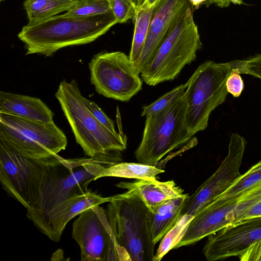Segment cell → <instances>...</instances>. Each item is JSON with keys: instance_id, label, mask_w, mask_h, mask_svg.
Masks as SVG:
<instances>
[{"instance_id": "cell-1", "label": "cell", "mask_w": 261, "mask_h": 261, "mask_svg": "<svg viewBox=\"0 0 261 261\" xmlns=\"http://www.w3.org/2000/svg\"><path fill=\"white\" fill-rule=\"evenodd\" d=\"M117 23L112 11L89 16L64 14L28 22L18 34L25 55L50 57L67 46L91 43Z\"/></svg>"}, {"instance_id": "cell-2", "label": "cell", "mask_w": 261, "mask_h": 261, "mask_svg": "<svg viewBox=\"0 0 261 261\" xmlns=\"http://www.w3.org/2000/svg\"><path fill=\"white\" fill-rule=\"evenodd\" d=\"M120 151L93 158L65 159L52 169L38 201L27 210V218L36 226L55 206L68 198L84 194L108 166L122 161Z\"/></svg>"}, {"instance_id": "cell-3", "label": "cell", "mask_w": 261, "mask_h": 261, "mask_svg": "<svg viewBox=\"0 0 261 261\" xmlns=\"http://www.w3.org/2000/svg\"><path fill=\"white\" fill-rule=\"evenodd\" d=\"M55 96L76 142L86 155L93 158L126 149V136L110 130L94 117L86 105L75 80H63Z\"/></svg>"}, {"instance_id": "cell-4", "label": "cell", "mask_w": 261, "mask_h": 261, "mask_svg": "<svg viewBox=\"0 0 261 261\" xmlns=\"http://www.w3.org/2000/svg\"><path fill=\"white\" fill-rule=\"evenodd\" d=\"M107 213L118 246L129 260L153 261V242L149 207L129 191L109 197Z\"/></svg>"}, {"instance_id": "cell-5", "label": "cell", "mask_w": 261, "mask_h": 261, "mask_svg": "<svg viewBox=\"0 0 261 261\" xmlns=\"http://www.w3.org/2000/svg\"><path fill=\"white\" fill-rule=\"evenodd\" d=\"M186 109L185 92L165 109L146 116L142 139L135 152L140 163L160 168L165 155L191 140L193 136L186 124Z\"/></svg>"}, {"instance_id": "cell-6", "label": "cell", "mask_w": 261, "mask_h": 261, "mask_svg": "<svg viewBox=\"0 0 261 261\" xmlns=\"http://www.w3.org/2000/svg\"><path fill=\"white\" fill-rule=\"evenodd\" d=\"M241 60L226 63L206 61L201 64L189 79L187 96L186 124L194 136L208 125L210 114L225 100L228 92L226 81L229 75L240 68Z\"/></svg>"}, {"instance_id": "cell-7", "label": "cell", "mask_w": 261, "mask_h": 261, "mask_svg": "<svg viewBox=\"0 0 261 261\" xmlns=\"http://www.w3.org/2000/svg\"><path fill=\"white\" fill-rule=\"evenodd\" d=\"M202 47L198 27L190 7L176 22L150 63L141 72L148 85L175 79L187 64L194 61Z\"/></svg>"}, {"instance_id": "cell-8", "label": "cell", "mask_w": 261, "mask_h": 261, "mask_svg": "<svg viewBox=\"0 0 261 261\" xmlns=\"http://www.w3.org/2000/svg\"><path fill=\"white\" fill-rule=\"evenodd\" d=\"M65 159L57 154L43 159L20 155L0 142V181L7 194L27 210L37 203L53 168Z\"/></svg>"}, {"instance_id": "cell-9", "label": "cell", "mask_w": 261, "mask_h": 261, "mask_svg": "<svg viewBox=\"0 0 261 261\" xmlns=\"http://www.w3.org/2000/svg\"><path fill=\"white\" fill-rule=\"evenodd\" d=\"M0 142L23 156L43 159L65 149L67 138L54 123L0 113Z\"/></svg>"}, {"instance_id": "cell-10", "label": "cell", "mask_w": 261, "mask_h": 261, "mask_svg": "<svg viewBox=\"0 0 261 261\" xmlns=\"http://www.w3.org/2000/svg\"><path fill=\"white\" fill-rule=\"evenodd\" d=\"M72 238L80 246L81 261L129 260L116 241L107 211L99 205L78 215Z\"/></svg>"}, {"instance_id": "cell-11", "label": "cell", "mask_w": 261, "mask_h": 261, "mask_svg": "<svg viewBox=\"0 0 261 261\" xmlns=\"http://www.w3.org/2000/svg\"><path fill=\"white\" fill-rule=\"evenodd\" d=\"M89 67L91 84L105 97L127 101L142 89L140 73L124 53H98L92 58Z\"/></svg>"}, {"instance_id": "cell-12", "label": "cell", "mask_w": 261, "mask_h": 261, "mask_svg": "<svg viewBox=\"0 0 261 261\" xmlns=\"http://www.w3.org/2000/svg\"><path fill=\"white\" fill-rule=\"evenodd\" d=\"M246 142L237 133L230 138L228 151L217 170L191 196H189L181 211L194 216L223 194L241 175L240 172Z\"/></svg>"}, {"instance_id": "cell-13", "label": "cell", "mask_w": 261, "mask_h": 261, "mask_svg": "<svg viewBox=\"0 0 261 261\" xmlns=\"http://www.w3.org/2000/svg\"><path fill=\"white\" fill-rule=\"evenodd\" d=\"M260 240L261 217L245 219L210 235L202 252L208 261L238 257Z\"/></svg>"}, {"instance_id": "cell-14", "label": "cell", "mask_w": 261, "mask_h": 261, "mask_svg": "<svg viewBox=\"0 0 261 261\" xmlns=\"http://www.w3.org/2000/svg\"><path fill=\"white\" fill-rule=\"evenodd\" d=\"M190 7L188 0H159L154 7L138 67L141 71L152 60L173 27Z\"/></svg>"}, {"instance_id": "cell-15", "label": "cell", "mask_w": 261, "mask_h": 261, "mask_svg": "<svg viewBox=\"0 0 261 261\" xmlns=\"http://www.w3.org/2000/svg\"><path fill=\"white\" fill-rule=\"evenodd\" d=\"M238 197L230 199L217 198L196 213L189 222L177 249L195 244L233 222L232 212Z\"/></svg>"}, {"instance_id": "cell-16", "label": "cell", "mask_w": 261, "mask_h": 261, "mask_svg": "<svg viewBox=\"0 0 261 261\" xmlns=\"http://www.w3.org/2000/svg\"><path fill=\"white\" fill-rule=\"evenodd\" d=\"M109 200V197H102L88 189L85 193L72 196L54 207L36 227L50 240L58 242L69 221L86 210Z\"/></svg>"}, {"instance_id": "cell-17", "label": "cell", "mask_w": 261, "mask_h": 261, "mask_svg": "<svg viewBox=\"0 0 261 261\" xmlns=\"http://www.w3.org/2000/svg\"><path fill=\"white\" fill-rule=\"evenodd\" d=\"M118 188L133 192L149 208L155 207L168 200L188 195L173 180L159 181L155 179H138L133 182L122 181Z\"/></svg>"}, {"instance_id": "cell-18", "label": "cell", "mask_w": 261, "mask_h": 261, "mask_svg": "<svg viewBox=\"0 0 261 261\" xmlns=\"http://www.w3.org/2000/svg\"><path fill=\"white\" fill-rule=\"evenodd\" d=\"M0 113L34 120L54 122L53 112L40 99L2 91Z\"/></svg>"}, {"instance_id": "cell-19", "label": "cell", "mask_w": 261, "mask_h": 261, "mask_svg": "<svg viewBox=\"0 0 261 261\" xmlns=\"http://www.w3.org/2000/svg\"><path fill=\"white\" fill-rule=\"evenodd\" d=\"M188 196L170 199L155 207L149 208L151 234L154 244L164 237L180 217Z\"/></svg>"}, {"instance_id": "cell-20", "label": "cell", "mask_w": 261, "mask_h": 261, "mask_svg": "<svg viewBox=\"0 0 261 261\" xmlns=\"http://www.w3.org/2000/svg\"><path fill=\"white\" fill-rule=\"evenodd\" d=\"M165 171L157 166L135 163H117L107 167L98 176L118 177L137 179H155V176Z\"/></svg>"}, {"instance_id": "cell-21", "label": "cell", "mask_w": 261, "mask_h": 261, "mask_svg": "<svg viewBox=\"0 0 261 261\" xmlns=\"http://www.w3.org/2000/svg\"><path fill=\"white\" fill-rule=\"evenodd\" d=\"M78 0H26L24 7L29 22L58 15L72 9Z\"/></svg>"}, {"instance_id": "cell-22", "label": "cell", "mask_w": 261, "mask_h": 261, "mask_svg": "<svg viewBox=\"0 0 261 261\" xmlns=\"http://www.w3.org/2000/svg\"><path fill=\"white\" fill-rule=\"evenodd\" d=\"M154 7L141 6L137 8L135 16L134 33L129 57L138 70L141 54L148 35Z\"/></svg>"}, {"instance_id": "cell-23", "label": "cell", "mask_w": 261, "mask_h": 261, "mask_svg": "<svg viewBox=\"0 0 261 261\" xmlns=\"http://www.w3.org/2000/svg\"><path fill=\"white\" fill-rule=\"evenodd\" d=\"M261 184V160L252 166L218 198L230 199L239 197Z\"/></svg>"}, {"instance_id": "cell-24", "label": "cell", "mask_w": 261, "mask_h": 261, "mask_svg": "<svg viewBox=\"0 0 261 261\" xmlns=\"http://www.w3.org/2000/svg\"><path fill=\"white\" fill-rule=\"evenodd\" d=\"M194 216L184 214L180 216L174 226L164 236L153 261H160L179 241Z\"/></svg>"}, {"instance_id": "cell-25", "label": "cell", "mask_w": 261, "mask_h": 261, "mask_svg": "<svg viewBox=\"0 0 261 261\" xmlns=\"http://www.w3.org/2000/svg\"><path fill=\"white\" fill-rule=\"evenodd\" d=\"M111 11L109 0H78L72 9L64 14L69 16H89Z\"/></svg>"}, {"instance_id": "cell-26", "label": "cell", "mask_w": 261, "mask_h": 261, "mask_svg": "<svg viewBox=\"0 0 261 261\" xmlns=\"http://www.w3.org/2000/svg\"><path fill=\"white\" fill-rule=\"evenodd\" d=\"M189 84L190 80L186 84L175 87L160 97L154 102L144 107L141 113V116H146L149 114H155L165 109L177 97L184 94Z\"/></svg>"}, {"instance_id": "cell-27", "label": "cell", "mask_w": 261, "mask_h": 261, "mask_svg": "<svg viewBox=\"0 0 261 261\" xmlns=\"http://www.w3.org/2000/svg\"><path fill=\"white\" fill-rule=\"evenodd\" d=\"M109 2L117 23H124L135 16L137 7L133 0H109Z\"/></svg>"}, {"instance_id": "cell-28", "label": "cell", "mask_w": 261, "mask_h": 261, "mask_svg": "<svg viewBox=\"0 0 261 261\" xmlns=\"http://www.w3.org/2000/svg\"><path fill=\"white\" fill-rule=\"evenodd\" d=\"M240 74H248L261 79V54L246 60H241Z\"/></svg>"}, {"instance_id": "cell-29", "label": "cell", "mask_w": 261, "mask_h": 261, "mask_svg": "<svg viewBox=\"0 0 261 261\" xmlns=\"http://www.w3.org/2000/svg\"><path fill=\"white\" fill-rule=\"evenodd\" d=\"M239 69L238 68L231 72L226 81L227 92L231 94L234 97H238L241 95L244 87V82L240 75Z\"/></svg>"}, {"instance_id": "cell-30", "label": "cell", "mask_w": 261, "mask_h": 261, "mask_svg": "<svg viewBox=\"0 0 261 261\" xmlns=\"http://www.w3.org/2000/svg\"><path fill=\"white\" fill-rule=\"evenodd\" d=\"M85 102L94 117L103 125L113 132H116L113 121L93 101L86 98Z\"/></svg>"}, {"instance_id": "cell-31", "label": "cell", "mask_w": 261, "mask_h": 261, "mask_svg": "<svg viewBox=\"0 0 261 261\" xmlns=\"http://www.w3.org/2000/svg\"><path fill=\"white\" fill-rule=\"evenodd\" d=\"M238 257L241 261H261V240L250 246Z\"/></svg>"}, {"instance_id": "cell-32", "label": "cell", "mask_w": 261, "mask_h": 261, "mask_svg": "<svg viewBox=\"0 0 261 261\" xmlns=\"http://www.w3.org/2000/svg\"><path fill=\"white\" fill-rule=\"evenodd\" d=\"M257 217H261V200L251 207L243 215L242 220Z\"/></svg>"}, {"instance_id": "cell-33", "label": "cell", "mask_w": 261, "mask_h": 261, "mask_svg": "<svg viewBox=\"0 0 261 261\" xmlns=\"http://www.w3.org/2000/svg\"><path fill=\"white\" fill-rule=\"evenodd\" d=\"M231 3L235 5H241L244 4L243 0H212L210 4H215L221 8L227 7Z\"/></svg>"}, {"instance_id": "cell-34", "label": "cell", "mask_w": 261, "mask_h": 261, "mask_svg": "<svg viewBox=\"0 0 261 261\" xmlns=\"http://www.w3.org/2000/svg\"><path fill=\"white\" fill-rule=\"evenodd\" d=\"M159 1V0H145L141 6L148 8L154 7Z\"/></svg>"}, {"instance_id": "cell-35", "label": "cell", "mask_w": 261, "mask_h": 261, "mask_svg": "<svg viewBox=\"0 0 261 261\" xmlns=\"http://www.w3.org/2000/svg\"><path fill=\"white\" fill-rule=\"evenodd\" d=\"M190 4L197 8L204 3V0H188Z\"/></svg>"}, {"instance_id": "cell-36", "label": "cell", "mask_w": 261, "mask_h": 261, "mask_svg": "<svg viewBox=\"0 0 261 261\" xmlns=\"http://www.w3.org/2000/svg\"><path fill=\"white\" fill-rule=\"evenodd\" d=\"M144 1L145 0H136V3L137 8L140 7L143 4Z\"/></svg>"}, {"instance_id": "cell-37", "label": "cell", "mask_w": 261, "mask_h": 261, "mask_svg": "<svg viewBox=\"0 0 261 261\" xmlns=\"http://www.w3.org/2000/svg\"><path fill=\"white\" fill-rule=\"evenodd\" d=\"M1 1H4V0H0Z\"/></svg>"}]
</instances>
